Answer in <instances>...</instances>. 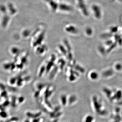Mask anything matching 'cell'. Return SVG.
Wrapping results in <instances>:
<instances>
[]
</instances>
